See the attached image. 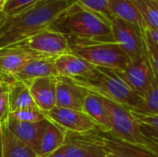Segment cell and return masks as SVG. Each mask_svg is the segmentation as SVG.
Segmentation results:
<instances>
[{
    "mask_svg": "<svg viewBox=\"0 0 158 157\" xmlns=\"http://www.w3.org/2000/svg\"><path fill=\"white\" fill-rule=\"evenodd\" d=\"M73 3V0L41 2L26 11L6 17L0 27V48L19 43L50 29L56 19Z\"/></svg>",
    "mask_w": 158,
    "mask_h": 157,
    "instance_id": "cell-1",
    "label": "cell"
},
{
    "mask_svg": "<svg viewBox=\"0 0 158 157\" xmlns=\"http://www.w3.org/2000/svg\"><path fill=\"white\" fill-rule=\"evenodd\" d=\"M62 151L65 157H104L106 155L105 149L87 133L67 131Z\"/></svg>",
    "mask_w": 158,
    "mask_h": 157,
    "instance_id": "cell-12",
    "label": "cell"
},
{
    "mask_svg": "<svg viewBox=\"0 0 158 157\" xmlns=\"http://www.w3.org/2000/svg\"><path fill=\"white\" fill-rule=\"evenodd\" d=\"M153 80L151 85L143 97V104L140 110L142 112L158 114V74L153 70Z\"/></svg>",
    "mask_w": 158,
    "mask_h": 157,
    "instance_id": "cell-25",
    "label": "cell"
},
{
    "mask_svg": "<svg viewBox=\"0 0 158 157\" xmlns=\"http://www.w3.org/2000/svg\"><path fill=\"white\" fill-rule=\"evenodd\" d=\"M48 1H54V0H41L40 3H41V2H48Z\"/></svg>",
    "mask_w": 158,
    "mask_h": 157,
    "instance_id": "cell-39",
    "label": "cell"
},
{
    "mask_svg": "<svg viewBox=\"0 0 158 157\" xmlns=\"http://www.w3.org/2000/svg\"><path fill=\"white\" fill-rule=\"evenodd\" d=\"M21 43L32 52L43 56L56 58L63 54L70 52L68 38L64 34L51 29L44 30Z\"/></svg>",
    "mask_w": 158,
    "mask_h": 157,
    "instance_id": "cell-7",
    "label": "cell"
},
{
    "mask_svg": "<svg viewBox=\"0 0 158 157\" xmlns=\"http://www.w3.org/2000/svg\"><path fill=\"white\" fill-rule=\"evenodd\" d=\"M56 68V57L38 56L29 61L16 75L15 79L27 85L39 78L57 77Z\"/></svg>",
    "mask_w": 158,
    "mask_h": 157,
    "instance_id": "cell-16",
    "label": "cell"
},
{
    "mask_svg": "<svg viewBox=\"0 0 158 157\" xmlns=\"http://www.w3.org/2000/svg\"><path fill=\"white\" fill-rule=\"evenodd\" d=\"M8 99L10 112L37 107L28 85L16 79L8 83Z\"/></svg>",
    "mask_w": 158,
    "mask_h": 157,
    "instance_id": "cell-20",
    "label": "cell"
},
{
    "mask_svg": "<svg viewBox=\"0 0 158 157\" xmlns=\"http://www.w3.org/2000/svg\"><path fill=\"white\" fill-rule=\"evenodd\" d=\"M0 157H3V139H2V129L0 123Z\"/></svg>",
    "mask_w": 158,
    "mask_h": 157,
    "instance_id": "cell-33",
    "label": "cell"
},
{
    "mask_svg": "<svg viewBox=\"0 0 158 157\" xmlns=\"http://www.w3.org/2000/svg\"><path fill=\"white\" fill-rule=\"evenodd\" d=\"M143 55L148 60L150 67L158 74V44L143 30Z\"/></svg>",
    "mask_w": 158,
    "mask_h": 157,
    "instance_id": "cell-27",
    "label": "cell"
},
{
    "mask_svg": "<svg viewBox=\"0 0 158 157\" xmlns=\"http://www.w3.org/2000/svg\"><path fill=\"white\" fill-rule=\"evenodd\" d=\"M88 91L71 79L57 76L56 106L83 111L84 100Z\"/></svg>",
    "mask_w": 158,
    "mask_h": 157,
    "instance_id": "cell-13",
    "label": "cell"
},
{
    "mask_svg": "<svg viewBox=\"0 0 158 157\" xmlns=\"http://www.w3.org/2000/svg\"><path fill=\"white\" fill-rule=\"evenodd\" d=\"M147 34L158 44V30L156 29H151V28H144Z\"/></svg>",
    "mask_w": 158,
    "mask_h": 157,
    "instance_id": "cell-31",
    "label": "cell"
},
{
    "mask_svg": "<svg viewBox=\"0 0 158 157\" xmlns=\"http://www.w3.org/2000/svg\"><path fill=\"white\" fill-rule=\"evenodd\" d=\"M12 81H14V80H9V79H7L6 77H5V76H3V75H1L0 74V84H2V83H4V82H6V83H10Z\"/></svg>",
    "mask_w": 158,
    "mask_h": 157,
    "instance_id": "cell-34",
    "label": "cell"
},
{
    "mask_svg": "<svg viewBox=\"0 0 158 157\" xmlns=\"http://www.w3.org/2000/svg\"><path fill=\"white\" fill-rule=\"evenodd\" d=\"M40 1L41 0H7L3 12L6 17H11L26 11L40 3Z\"/></svg>",
    "mask_w": 158,
    "mask_h": 157,
    "instance_id": "cell-29",
    "label": "cell"
},
{
    "mask_svg": "<svg viewBox=\"0 0 158 157\" xmlns=\"http://www.w3.org/2000/svg\"><path fill=\"white\" fill-rule=\"evenodd\" d=\"M6 2H7V0H0V12L4 11V8H5Z\"/></svg>",
    "mask_w": 158,
    "mask_h": 157,
    "instance_id": "cell-36",
    "label": "cell"
},
{
    "mask_svg": "<svg viewBox=\"0 0 158 157\" xmlns=\"http://www.w3.org/2000/svg\"><path fill=\"white\" fill-rule=\"evenodd\" d=\"M143 16L146 28L158 30V0H131Z\"/></svg>",
    "mask_w": 158,
    "mask_h": 157,
    "instance_id": "cell-23",
    "label": "cell"
},
{
    "mask_svg": "<svg viewBox=\"0 0 158 157\" xmlns=\"http://www.w3.org/2000/svg\"><path fill=\"white\" fill-rule=\"evenodd\" d=\"M73 2H77L90 11L98 14L110 23L114 19L110 8V0H73Z\"/></svg>",
    "mask_w": 158,
    "mask_h": 157,
    "instance_id": "cell-26",
    "label": "cell"
},
{
    "mask_svg": "<svg viewBox=\"0 0 158 157\" xmlns=\"http://www.w3.org/2000/svg\"><path fill=\"white\" fill-rule=\"evenodd\" d=\"M7 83H6V82H4V83H2V84H0V93L5 90V89H6L7 88Z\"/></svg>",
    "mask_w": 158,
    "mask_h": 157,
    "instance_id": "cell-38",
    "label": "cell"
},
{
    "mask_svg": "<svg viewBox=\"0 0 158 157\" xmlns=\"http://www.w3.org/2000/svg\"><path fill=\"white\" fill-rule=\"evenodd\" d=\"M99 95V94H98ZM109 115L112 130L110 133L130 144L144 148L158 155V147L148 138L131 112L121 105L100 95Z\"/></svg>",
    "mask_w": 158,
    "mask_h": 157,
    "instance_id": "cell-5",
    "label": "cell"
},
{
    "mask_svg": "<svg viewBox=\"0 0 158 157\" xmlns=\"http://www.w3.org/2000/svg\"><path fill=\"white\" fill-rule=\"evenodd\" d=\"M57 77L39 78L28 84L30 93L37 107L44 113L56 106Z\"/></svg>",
    "mask_w": 158,
    "mask_h": 157,
    "instance_id": "cell-14",
    "label": "cell"
},
{
    "mask_svg": "<svg viewBox=\"0 0 158 157\" xmlns=\"http://www.w3.org/2000/svg\"><path fill=\"white\" fill-rule=\"evenodd\" d=\"M110 8L114 19H123L142 30L146 28L143 16L131 0H110Z\"/></svg>",
    "mask_w": 158,
    "mask_h": 157,
    "instance_id": "cell-22",
    "label": "cell"
},
{
    "mask_svg": "<svg viewBox=\"0 0 158 157\" xmlns=\"http://www.w3.org/2000/svg\"><path fill=\"white\" fill-rule=\"evenodd\" d=\"M70 52L95 67L122 70L131 61L114 41H71Z\"/></svg>",
    "mask_w": 158,
    "mask_h": 157,
    "instance_id": "cell-4",
    "label": "cell"
},
{
    "mask_svg": "<svg viewBox=\"0 0 158 157\" xmlns=\"http://www.w3.org/2000/svg\"><path fill=\"white\" fill-rule=\"evenodd\" d=\"M83 112H85L98 125L101 130L106 132H110L112 130L109 115L102 98L97 93L88 91L84 100Z\"/></svg>",
    "mask_w": 158,
    "mask_h": 157,
    "instance_id": "cell-19",
    "label": "cell"
},
{
    "mask_svg": "<svg viewBox=\"0 0 158 157\" xmlns=\"http://www.w3.org/2000/svg\"><path fill=\"white\" fill-rule=\"evenodd\" d=\"M71 80L87 91L111 99L127 109L140 110L143 104V99L131 90L116 69L95 67L86 76Z\"/></svg>",
    "mask_w": 158,
    "mask_h": 157,
    "instance_id": "cell-3",
    "label": "cell"
},
{
    "mask_svg": "<svg viewBox=\"0 0 158 157\" xmlns=\"http://www.w3.org/2000/svg\"><path fill=\"white\" fill-rule=\"evenodd\" d=\"M128 110L146 134H150L158 138V114H151L134 109Z\"/></svg>",
    "mask_w": 158,
    "mask_h": 157,
    "instance_id": "cell-24",
    "label": "cell"
},
{
    "mask_svg": "<svg viewBox=\"0 0 158 157\" xmlns=\"http://www.w3.org/2000/svg\"><path fill=\"white\" fill-rule=\"evenodd\" d=\"M56 68L58 76L77 79L92 72L95 68V66L69 52L56 58Z\"/></svg>",
    "mask_w": 158,
    "mask_h": 157,
    "instance_id": "cell-17",
    "label": "cell"
},
{
    "mask_svg": "<svg viewBox=\"0 0 158 157\" xmlns=\"http://www.w3.org/2000/svg\"><path fill=\"white\" fill-rule=\"evenodd\" d=\"M10 114L9 99H8V85L0 93V123L5 121Z\"/></svg>",
    "mask_w": 158,
    "mask_h": 157,
    "instance_id": "cell-30",
    "label": "cell"
},
{
    "mask_svg": "<svg viewBox=\"0 0 158 157\" xmlns=\"http://www.w3.org/2000/svg\"><path fill=\"white\" fill-rule=\"evenodd\" d=\"M51 30L71 41H114L111 23L77 2L70 5L53 23Z\"/></svg>",
    "mask_w": 158,
    "mask_h": 157,
    "instance_id": "cell-2",
    "label": "cell"
},
{
    "mask_svg": "<svg viewBox=\"0 0 158 157\" xmlns=\"http://www.w3.org/2000/svg\"><path fill=\"white\" fill-rule=\"evenodd\" d=\"M144 133H145V132H144ZM145 134H146V133H145ZM146 135L148 136V138H149V139H150V140H151V141H152V142H153V143H155V144H156V146L158 147V138L157 137H156V136H153V135H150V134H146Z\"/></svg>",
    "mask_w": 158,
    "mask_h": 157,
    "instance_id": "cell-35",
    "label": "cell"
},
{
    "mask_svg": "<svg viewBox=\"0 0 158 157\" xmlns=\"http://www.w3.org/2000/svg\"><path fill=\"white\" fill-rule=\"evenodd\" d=\"M46 157H65L64 154H63V151H62V147L60 149H58L57 151H56L55 153H53L52 155H50Z\"/></svg>",
    "mask_w": 158,
    "mask_h": 157,
    "instance_id": "cell-32",
    "label": "cell"
},
{
    "mask_svg": "<svg viewBox=\"0 0 158 157\" xmlns=\"http://www.w3.org/2000/svg\"><path fill=\"white\" fill-rule=\"evenodd\" d=\"M6 19V16L4 14V12H0V27L3 24V22L5 21V19Z\"/></svg>",
    "mask_w": 158,
    "mask_h": 157,
    "instance_id": "cell-37",
    "label": "cell"
},
{
    "mask_svg": "<svg viewBox=\"0 0 158 157\" xmlns=\"http://www.w3.org/2000/svg\"><path fill=\"white\" fill-rule=\"evenodd\" d=\"M43 56L30 50L23 43L0 48V74L9 80L31 59Z\"/></svg>",
    "mask_w": 158,
    "mask_h": 157,
    "instance_id": "cell-10",
    "label": "cell"
},
{
    "mask_svg": "<svg viewBox=\"0 0 158 157\" xmlns=\"http://www.w3.org/2000/svg\"><path fill=\"white\" fill-rule=\"evenodd\" d=\"M13 118H15L18 121L21 122H40L44 119H46V117L44 112H42L38 107L35 108H28V109H22L18 110L14 112H10L9 114Z\"/></svg>",
    "mask_w": 158,
    "mask_h": 157,
    "instance_id": "cell-28",
    "label": "cell"
},
{
    "mask_svg": "<svg viewBox=\"0 0 158 157\" xmlns=\"http://www.w3.org/2000/svg\"><path fill=\"white\" fill-rule=\"evenodd\" d=\"M3 122L12 134H14L19 140L29 145L34 151L41 136L46 128L48 118H46V119L40 122L30 123L18 121L9 115L8 118Z\"/></svg>",
    "mask_w": 158,
    "mask_h": 157,
    "instance_id": "cell-15",
    "label": "cell"
},
{
    "mask_svg": "<svg viewBox=\"0 0 158 157\" xmlns=\"http://www.w3.org/2000/svg\"><path fill=\"white\" fill-rule=\"evenodd\" d=\"M44 115L50 121L68 132L87 133L99 128L83 111L56 106Z\"/></svg>",
    "mask_w": 158,
    "mask_h": 157,
    "instance_id": "cell-8",
    "label": "cell"
},
{
    "mask_svg": "<svg viewBox=\"0 0 158 157\" xmlns=\"http://www.w3.org/2000/svg\"><path fill=\"white\" fill-rule=\"evenodd\" d=\"M67 131L48 119L46 128L41 136L34 152L38 157H46L60 149L66 140Z\"/></svg>",
    "mask_w": 158,
    "mask_h": 157,
    "instance_id": "cell-18",
    "label": "cell"
},
{
    "mask_svg": "<svg viewBox=\"0 0 158 157\" xmlns=\"http://www.w3.org/2000/svg\"><path fill=\"white\" fill-rule=\"evenodd\" d=\"M104 157H110V156H109V155H106V156H104Z\"/></svg>",
    "mask_w": 158,
    "mask_h": 157,
    "instance_id": "cell-40",
    "label": "cell"
},
{
    "mask_svg": "<svg viewBox=\"0 0 158 157\" xmlns=\"http://www.w3.org/2000/svg\"><path fill=\"white\" fill-rule=\"evenodd\" d=\"M87 134L97 142L110 157H158V155L153 152L125 143L99 128L87 132Z\"/></svg>",
    "mask_w": 158,
    "mask_h": 157,
    "instance_id": "cell-9",
    "label": "cell"
},
{
    "mask_svg": "<svg viewBox=\"0 0 158 157\" xmlns=\"http://www.w3.org/2000/svg\"><path fill=\"white\" fill-rule=\"evenodd\" d=\"M114 42H116L131 60L143 56V30L138 26L120 19H114L111 23Z\"/></svg>",
    "mask_w": 158,
    "mask_h": 157,
    "instance_id": "cell-6",
    "label": "cell"
},
{
    "mask_svg": "<svg viewBox=\"0 0 158 157\" xmlns=\"http://www.w3.org/2000/svg\"><path fill=\"white\" fill-rule=\"evenodd\" d=\"M3 139V157H38L32 148L19 140L1 122Z\"/></svg>",
    "mask_w": 158,
    "mask_h": 157,
    "instance_id": "cell-21",
    "label": "cell"
},
{
    "mask_svg": "<svg viewBox=\"0 0 158 157\" xmlns=\"http://www.w3.org/2000/svg\"><path fill=\"white\" fill-rule=\"evenodd\" d=\"M117 72L131 90L143 99L153 80V71L144 55L131 60L124 69Z\"/></svg>",
    "mask_w": 158,
    "mask_h": 157,
    "instance_id": "cell-11",
    "label": "cell"
}]
</instances>
